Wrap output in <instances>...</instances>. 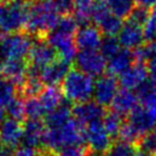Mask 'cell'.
<instances>
[{"instance_id": "obj_2", "label": "cell", "mask_w": 156, "mask_h": 156, "mask_svg": "<svg viewBox=\"0 0 156 156\" xmlns=\"http://www.w3.org/2000/svg\"><path fill=\"white\" fill-rule=\"evenodd\" d=\"M31 4L26 0L0 1V33H20L26 29Z\"/></svg>"}, {"instance_id": "obj_22", "label": "cell", "mask_w": 156, "mask_h": 156, "mask_svg": "<svg viewBox=\"0 0 156 156\" xmlns=\"http://www.w3.org/2000/svg\"><path fill=\"white\" fill-rule=\"evenodd\" d=\"M63 90L58 86H47L38 96L46 113H50L63 104Z\"/></svg>"}, {"instance_id": "obj_39", "label": "cell", "mask_w": 156, "mask_h": 156, "mask_svg": "<svg viewBox=\"0 0 156 156\" xmlns=\"http://www.w3.org/2000/svg\"><path fill=\"white\" fill-rule=\"evenodd\" d=\"M87 153V146L84 144H76L58 149L55 156H86Z\"/></svg>"}, {"instance_id": "obj_44", "label": "cell", "mask_w": 156, "mask_h": 156, "mask_svg": "<svg viewBox=\"0 0 156 156\" xmlns=\"http://www.w3.org/2000/svg\"><path fill=\"white\" fill-rule=\"evenodd\" d=\"M145 47L147 49V52L149 57H156V38L153 40H149L147 44H145Z\"/></svg>"}, {"instance_id": "obj_11", "label": "cell", "mask_w": 156, "mask_h": 156, "mask_svg": "<svg viewBox=\"0 0 156 156\" xmlns=\"http://www.w3.org/2000/svg\"><path fill=\"white\" fill-rule=\"evenodd\" d=\"M72 113L74 120H76L82 126H88L94 122L101 121L107 112L105 111L104 106L96 103L95 100H89L82 104L74 105Z\"/></svg>"}, {"instance_id": "obj_27", "label": "cell", "mask_w": 156, "mask_h": 156, "mask_svg": "<svg viewBox=\"0 0 156 156\" xmlns=\"http://www.w3.org/2000/svg\"><path fill=\"white\" fill-rule=\"evenodd\" d=\"M136 94L138 96L139 101H141L145 107L156 105V81L153 79H147L137 89Z\"/></svg>"}, {"instance_id": "obj_45", "label": "cell", "mask_w": 156, "mask_h": 156, "mask_svg": "<svg viewBox=\"0 0 156 156\" xmlns=\"http://www.w3.org/2000/svg\"><path fill=\"white\" fill-rule=\"evenodd\" d=\"M137 6H141L147 9H153L156 7V0H136Z\"/></svg>"}, {"instance_id": "obj_29", "label": "cell", "mask_w": 156, "mask_h": 156, "mask_svg": "<svg viewBox=\"0 0 156 156\" xmlns=\"http://www.w3.org/2000/svg\"><path fill=\"white\" fill-rule=\"evenodd\" d=\"M97 25L101 31V33L105 34V37H116L123 27V23L121 18L111 13L105 18H103Z\"/></svg>"}, {"instance_id": "obj_49", "label": "cell", "mask_w": 156, "mask_h": 156, "mask_svg": "<svg viewBox=\"0 0 156 156\" xmlns=\"http://www.w3.org/2000/svg\"><path fill=\"white\" fill-rule=\"evenodd\" d=\"M44 156H54V155H52V154H50V153H46V154L44 153Z\"/></svg>"}, {"instance_id": "obj_26", "label": "cell", "mask_w": 156, "mask_h": 156, "mask_svg": "<svg viewBox=\"0 0 156 156\" xmlns=\"http://www.w3.org/2000/svg\"><path fill=\"white\" fill-rule=\"evenodd\" d=\"M44 90V82L41 81L39 72L30 69L27 78L22 84V92L26 98L29 97H37Z\"/></svg>"}, {"instance_id": "obj_35", "label": "cell", "mask_w": 156, "mask_h": 156, "mask_svg": "<svg viewBox=\"0 0 156 156\" xmlns=\"http://www.w3.org/2000/svg\"><path fill=\"white\" fill-rule=\"evenodd\" d=\"M139 148L149 156H156V128L144 134L138 143Z\"/></svg>"}, {"instance_id": "obj_9", "label": "cell", "mask_w": 156, "mask_h": 156, "mask_svg": "<svg viewBox=\"0 0 156 156\" xmlns=\"http://www.w3.org/2000/svg\"><path fill=\"white\" fill-rule=\"evenodd\" d=\"M47 41L56 50L59 59H63L67 63L75 61V57L78 55V47L73 35L65 34L54 30L47 35Z\"/></svg>"}, {"instance_id": "obj_33", "label": "cell", "mask_w": 156, "mask_h": 156, "mask_svg": "<svg viewBox=\"0 0 156 156\" xmlns=\"http://www.w3.org/2000/svg\"><path fill=\"white\" fill-rule=\"evenodd\" d=\"M136 153L134 145L123 140H116L105 153V156H132Z\"/></svg>"}, {"instance_id": "obj_17", "label": "cell", "mask_w": 156, "mask_h": 156, "mask_svg": "<svg viewBox=\"0 0 156 156\" xmlns=\"http://www.w3.org/2000/svg\"><path fill=\"white\" fill-rule=\"evenodd\" d=\"M69 72V63L63 59H56L50 65L46 66L40 71V78L44 84L47 86H58L65 80Z\"/></svg>"}, {"instance_id": "obj_3", "label": "cell", "mask_w": 156, "mask_h": 156, "mask_svg": "<svg viewBox=\"0 0 156 156\" xmlns=\"http://www.w3.org/2000/svg\"><path fill=\"white\" fill-rule=\"evenodd\" d=\"M84 141V129L76 120H69L67 123L57 129H48L46 130L42 146L46 151L57 152L58 149L69 146L83 144Z\"/></svg>"}, {"instance_id": "obj_51", "label": "cell", "mask_w": 156, "mask_h": 156, "mask_svg": "<svg viewBox=\"0 0 156 156\" xmlns=\"http://www.w3.org/2000/svg\"><path fill=\"white\" fill-rule=\"evenodd\" d=\"M0 1H4V0H0Z\"/></svg>"}, {"instance_id": "obj_19", "label": "cell", "mask_w": 156, "mask_h": 156, "mask_svg": "<svg viewBox=\"0 0 156 156\" xmlns=\"http://www.w3.org/2000/svg\"><path fill=\"white\" fill-rule=\"evenodd\" d=\"M139 98L132 90L122 89L117 92L112 103V111L120 114L121 116H129L138 107Z\"/></svg>"}, {"instance_id": "obj_50", "label": "cell", "mask_w": 156, "mask_h": 156, "mask_svg": "<svg viewBox=\"0 0 156 156\" xmlns=\"http://www.w3.org/2000/svg\"><path fill=\"white\" fill-rule=\"evenodd\" d=\"M1 66H2V64H1V63H0V72H1Z\"/></svg>"}, {"instance_id": "obj_28", "label": "cell", "mask_w": 156, "mask_h": 156, "mask_svg": "<svg viewBox=\"0 0 156 156\" xmlns=\"http://www.w3.org/2000/svg\"><path fill=\"white\" fill-rule=\"evenodd\" d=\"M109 12L119 18H128L136 7V0H106Z\"/></svg>"}, {"instance_id": "obj_14", "label": "cell", "mask_w": 156, "mask_h": 156, "mask_svg": "<svg viewBox=\"0 0 156 156\" xmlns=\"http://www.w3.org/2000/svg\"><path fill=\"white\" fill-rule=\"evenodd\" d=\"M76 47L81 50H98L103 41V33L98 26L83 25L74 37Z\"/></svg>"}, {"instance_id": "obj_18", "label": "cell", "mask_w": 156, "mask_h": 156, "mask_svg": "<svg viewBox=\"0 0 156 156\" xmlns=\"http://www.w3.org/2000/svg\"><path fill=\"white\" fill-rule=\"evenodd\" d=\"M117 39L121 44V47L128 50H133L140 47L145 40L143 27L130 22L126 23L117 34Z\"/></svg>"}, {"instance_id": "obj_48", "label": "cell", "mask_w": 156, "mask_h": 156, "mask_svg": "<svg viewBox=\"0 0 156 156\" xmlns=\"http://www.w3.org/2000/svg\"><path fill=\"white\" fill-rule=\"evenodd\" d=\"M132 156H146V154L143 152H137V151H136V153H134Z\"/></svg>"}, {"instance_id": "obj_5", "label": "cell", "mask_w": 156, "mask_h": 156, "mask_svg": "<svg viewBox=\"0 0 156 156\" xmlns=\"http://www.w3.org/2000/svg\"><path fill=\"white\" fill-rule=\"evenodd\" d=\"M33 44L31 35L23 32L5 35L0 40V57L5 61H25Z\"/></svg>"}, {"instance_id": "obj_37", "label": "cell", "mask_w": 156, "mask_h": 156, "mask_svg": "<svg viewBox=\"0 0 156 156\" xmlns=\"http://www.w3.org/2000/svg\"><path fill=\"white\" fill-rule=\"evenodd\" d=\"M149 14H151L149 9L141 7V6H136L133 8V10L131 12L130 16L128 17V20H129L128 22L144 27V25L146 24L148 17H149Z\"/></svg>"}, {"instance_id": "obj_6", "label": "cell", "mask_w": 156, "mask_h": 156, "mask_svg": "<svg viewBox=\"0 0 156 156\" xmlns=\"http://www.w3.org/2000/svg\"><path fill=\"white\" fill-rule=\"evenodd\" d=\"M75 66L91 78H99L107 69V59L99 50H81L75 57Z\"/></svg>"}, {"instance_id": "obj_21", "label": "cell", "mask_w": 156, "mask_h": 156, "mask_svg": "<svg viewBox=\"0 0 156 156\" xmlns=\"http://www.w3.org/2000/svg\"><path fill=\"white\" fill-rule=\"evenodd\" d=\"M134 63L133 54L132 50H128V49H121L117 52L114 57L107 62V71L108 74L116 76V75H121L126 72L128 69H130L132 64Z\"/></svg>"}, {"instance_id": "obj_16", "label": "cell", "mask_w": 156, "mask_h": 156, "mask_svg": "<svg viewBox=\"0 0 156 156\" xmlns=\"http://www.w3.org/2000/svg\"><path fill=\"white\" fill-rule=\"evenodd\" d=\"M47 126L41 120H26L23 124V141L24 146L38 148L44 144Z\"/></svg>"}, {"instance_id": "obj_46", "label": "cell", "mask_w": 156, "mask_h": 156, "mask_svg": "<svg viewBox=\"0 0 156 156\" xmlns=\"http://www.w3.org/2000/svg\"><path fill=\"white\" fill-rule=\"evenodd\" d=\"M5 121V114H4V109H0V126L2 124V122Z\"/></svg>"}, {"instance_id": "obj_41", "label": "cell", "mask_w": 156, "mask_h": 156, "mask_svg": "<svg viewBox=\"0 0 156 156\" xmlns=\"http://www.w3.org/2000/svg\"><path fill=\"white\" fill-rule=\"evenodd\" d=\"M12 156H44V153L39 151L38 148L27 147L23 145L21 147L16 148Z\"/></svg>"}, {"instance_id": "obj_36", "label": "cell", "mask_w": 156, "mask_h": 156, "mask_svg": "<svg viewBox=\"0 0 156 156\" xmlns=\"http://www.w3.org/2000/svg\"><path fill=\"white\" fill-rule=\"evenodd\" d=\"M7 113L10 119H14L16 121H22L25 115V100L22 98H16L12 104L7 107Z\"/></svg>"}, {"instance_id": "obj_47", "label": "cell", "mask_w": 156, "mask_h": 156, "mask_svg": "<svg viewBox=\"0 0 156 156\" xmlns=\"http://www.w3.org/2000/svg\"><path fill=\"white\" fill-rule=\"evenodd\" d=\"M86 156H103L100 153H96V152H89L87 153V155Z\"/></svg>"}, {"instance_id": "obj_32", "label": "cell", "mask_w": 156, "mask_h": 156, "mask_svg": "<svg viewBox=\"0 0 156 156\" xmlns=\"http://www.w3.org/2000/svg\"><path fill=\"white\" fill-rule=\"evenodd\" d=\"M120 50H121V44L117 39V37H105V38H103L99 51L103 54V56L107 61L115 56Z\"/></svg>"}, {"instance_id": "obj_10", "label": "cell", "mask_w": 156, "mask_h": 156, "mask_svg": "<svg viewBox=\"0 0 156 156\" xmlns=\"http://www.w3.org/2000/svg\"><path fill=\"white\" fill-rule=\"evenodd\" d=\"M119 81L111 74H104L96 80L94 88V99L101 106L112 105L119 92Z\"/></svg>"}, {"instance_id": "obj_12", "label": "cell", "mask_w": 156, "mask_h": 156, "mask_svg": "<svg viewBox=\"0 0 156 156\" xmlns=\"http://www.w3.org/2000/svg\"><path fill=\"white\" fill-rule=\"evenodd\" d=\"M23 141V124L14 119H6L0 126V145L14 149Z\"/></svg>"}, {"instance_id": "obj_43", "label": "cell", "mask_w": 156, "mask_h": 156, "mask_svg": "<svg viewBox=\"0 0 156 156\" xmlns=\"http://www.w3.org/2000/svg\"><path fill=\"white\" fill-rule=\"evenodd\" d=\"M148 73L151 75V79L156 81V57H153L147 62Z\"/></svg>"}, {"instance_id": "obj_20", "label": "cell", "mask_w": 156, "mask_h": 156, "mask_svg": "<svg viewBox=\"0 0 156 156\" xmlns=\"http://www.w3.org/2000/svg\"><path fill=\"white\" fill-rule=\"evenodd\" d=\"M30 65L25 61H5L1 66V73L15 84L22 86L27 78Z\"/></svg>"}, {"instance_id": "obj_38", "label": "cell", "mask_w": 156, "mask_h": 156, "mask_svg": "<svg viewBox=\"0 0 156 156\" xmlns=\"http://www.w3.org/2000/svg\"><path fill=\"white\" fill-rule=\"evenodd\" d=\"M108 14H111L109 8L107 6L106 0H95L94 4V8H92V15H91V20L98 24V23L105 18Z\"/></svg>"}, {"instance_id": "obj_15", "label": "cell", "mask_w": 156, "mask_h": 156, "mask_svg": "<svg viewBox=\"0 0 156 156\" xmlns=\"http://www.w3.org/2000/svg\"><path fill=\"white\" fill-rule=\"evenodd\" d=\"M128 123L133 128L136 132L143 137L154 128H156V116L147 107H137L129 115Z\"/></svg>"}, {"instance_id": "obj_23", "label": "cell", "mask_w": 156, "mask_h": 156, "mask_svg": "<svg viewBox=\"0 0 156 156\" xmlns=\"http://www.w3.org/2000/svg\"><path fill=\"white\" fill-rule=\"evenodd\" d=\"M72 116H73L72 107L69 105L62 104L52 112L48 113L44 124L48 129H57L67 123L69 120H72Z\"/></svg>"}, {"instance_id": "obj_13", "label": "cell", "mask_w": 156, "mask_h": 156, "mask_svg": "<svg viewBox=\"0 0 156 156\" xmlns=\"http://www.w3.org/2000/svg\"><path fill=\"white\" fill-rule=\"evenodd\" d=\"M147 64L136 63L134 62L130 69H128L123 74L120 75L119 83L121 87L126 90H137L141 84L148 79Z\"/></svg>"}, {"instance_id": "obj_30", "label": "cell", "mask_w": 156, "mask_h": 156, "mask_svg": "<svg viewBox=\"0 0 156 156\" xmlns=\"http://www.w3.org/2000/svg\"><path fill=\"white\" fill-rule=\"evenodd\" d=\"M103 123H104V126L106 128L107 132L111 134V137L114 138V137H119L120 131L124 124V121H123V116L111 111V112L106 113V115L103 119Z\"/></svg>"}, {"instance_id": "obj_25", "label": "cell", "mask_w": 156, "mask_h": 156, "mask_svg": "<svg viewBox=\"0 0 156 156\" xmlns=\"http://www.w3.org/2000/svg\"><path fill=\"white\" fill-rule=\"evenodd\" d=\"M95 0H74L73 4V16L76 22L81 25H87L90 22L92 8Z\"/></svg>"}, {"instance_id": "obj_31", "label": "cell", "mask_w": 156, "mask_h": 156, "mask_svg": "<svg viewBox=\"0 0 156 156\" xmlns=\"http://www.w3.org/2000/svg\"><path fill=\"white\" fill-rule=\"evenodd\" d=\"M46 114L44 106L38 97H29L25 99V115L27 120H41Z\"/></svg>"}, {"instance_id": "obj_42", "label": "cell", "mask_w": 156, "mask_h": 156, "mask_svg": "<svg viewBox=\"0 0 156 156\" xmlns=\"http://www.w3.org/2000/svg\"><path fill=\"white\" fill-rule=\"evenodd\" d=\"M56 2L58 9L61 10V13L63 15L69 14L73 9V4L74 0H54Z\"/></svg>"}, {"instance_id": "obj_1", "label": "cell", "mask_w": 156, "mask_h": 156, "mask_svg": "<svg viewBox=\"0 0 156 156\" xmlns=\"http://www.w3.org/2000/svg\"><path fill=\"white\" fill-rule=\"evenodd\" d=\"M63 14L54 0H35L31 4L26 29L29 34L44 39L56 29Z\"/></svg>"}, {"instance_id": "obj_34", "label": "cell", "mask_w": 156, "mask_h": 156, "mask_svg": "<svg viewBox=\"0 0 156 156\" xmlns=\"http://www.w3.org/2000/svg\"><path fill=\"white\" fill-rule=\"evenodd\" d=\"M78 26L79 23L76 22V20L74 18L73 15L66 14V15H63L61 17L55 30L58 31V32H62V33H65V34L75 37V34H76V32L79 30Z\"/></svg>"}, {"instance_id": "obj_4", "label": "cell", "mask_w": 156, "mask_h": 156, "mask_svg": "<svg viewBox=\"0 0 156 156\" xmlns=\"http://www.w3.org/2000/svg\"><path fill=\"white\" fill-rule=\"evenodd\" d=\"M95 82L91 76L78 69H69L65 80L63 81L62 90L66 99L75 105L91 100L94 97Z\"/></svg>"}, {"instance_id": "obj_40", "label": "cell", "mask_w": 156, "mask_h": 156, "mask_svg": "<svg viewBox=\"0 0 156 156\" xmlns=\"http://www.w3.org/2000/svg\"><path fill=\"white\" fill-rule=\"evenodd\" d=\"M143 31L144 37L147 41L156 38V7L151 10L149 17H148L146 24L144 25Z\"/></svg>"}, {"instance_id": "obj_24", "label": "cell", "mask_w": 156, "mask_h": 156, "mask_svg": "<svg viewBox=\"0 0 156 156\" xmlns=\"http://www.w3.org/2000/svg\"><path fill=\"white\" fill-rule=\"evenodd\" d=\"M17 98V84L9 79L0 76V109L7 108Z\"/></svg>"}, {"instance_id": "obj_8", "label": "cell", "mask_w": 156, "mask_h": 156, "mask_svg": "<svg viewBox=\"0 0 156 156\" xmlns=\"http://www.w3.org/2000/svg\"><path fill=\"white\" fill-rule=\"evenodd\" d=\"M84 141L96 153H106L112 145V137L104 126L103 121L90 123L84 129Z\"/></svg>"}, {"instance_id": "obj_7", "label": "cell", "mask_w": 156, "mask_h": 156, "mask_svg": "<svg viewBox=\"0 0 156 156\" xmlns=\"http://www.w3.org/2000/svg\"><path fill=\"white\" fill-rule=\"evenodd\" d=\"M58 59L56 50L44 39H37L29 56L30 69L39 72Z\"/></svg>"}]
</instances>
